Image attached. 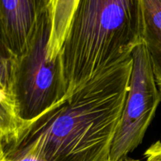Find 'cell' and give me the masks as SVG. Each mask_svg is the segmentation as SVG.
<instances>
[{
    "mask_svg": "<svg viewBox=\"0 0 161 161\" xmlns=\"http://www.w3.org/2000/svg\"><path fill=\"white\" fill-rule=\"evenodd\" d=\"M133 59L77 88L30 122L0 153L30 152L47 161H108L129 91Z\"/></svg>",
    "mask_w": 161,
    "mask_h": 161,
    "instance_id": "6da1fadb",
    "label": "cell"
},
{
    "mask_svg": "<svg viewBox=\"0 0 161 161\" xmlns=\"http://www.w3.org/2000/svg\"><path fill=\"white\" fill-rule=\"evenodd\" d=\"M142 30V0H80L60 53L68 94L131 58Z\"/></svg>",
    "mask_w": 161,
    "mask_h": 161,
    "instance_id": "7a4b0ae2",
    "label": "cell"
},
{
    "mask_svg": "<svg viewBox=\"0 0 161 161\" xmlns=\"http://www.w3.org/2000/svg\"><path fill=\"white\" fill-rule=\"evenodd\" d=\"M50 33L47 14L22 54L14 57L1 53L0 88L10 95L20 125L36 119L68 95L60 55L54 60L47 55Z\"/></svg>",
    "mask_w": 161,
    "mask_h": 161,
    "instance_id": "3957f363",
    "label": "cell"
},
{
    "mask_svg": "<svg viewBox=\"0 0 161 161\" xmlns=\"http://www.w3.org/2000/svg\"><path fill=\"white\" fill-rule=\"evenodd\" d=\"M132 59L128 94L112 145L110 161H124L141 144L161 102V91L144 42L135 49Z\"/></svg>",
    "mask_w": 161,
    "mask_h": 161,
    "instance_id": "277c9868",
    "label": "cell"
},
{
    "mask_svg": "<svg viewBox=\"0 0 161 161\" xmlns=\"http://www.w3.org/2000/svg\"><path fill=\"white\" fill-rule=\"evenodd\" d=\"M47 14L45 0H1V53L14 57L22 54Z\"/></svg>",
    "mask_w": 161,
    "mask_h": 161,
    "instance_id": "5b68a950",
    "label": "cell"
},
{
    "mask_svg": "<svg viewBox=\"0 0 161 161\" xmlns=\"http://www.w3.org/2000/svg\"><path fill=\"white\" fill-rule=\"evenodd\" d=\"M50 23L47 55L51 60L58 58L69 33L80 0H45Z\"/></svg>",
    "mask_w": 161,
    "mask_h": 161,
    "instance_id": "8992f818",
    "label": "cell"
},
{
    "mask_svg": "<svg viewBox=\"0 0 161 161\" xmlns=\"http://www.w3.org/2000/svg\"><path fill=\"white\" fill-rule=\"evenodd\" d=\"M143 42L146 46L156 80L161 91V0H142Z\"/></svg>",
    "mask_w": 161,
    "mask_h": 161,
    "instance_id": "52a82bcc",
    "label": "cell"
},
{
    "mask_svg": "<svg viewBox=\"0 0 161 161\" xmlns=\"http://www.w3.org/2000/svg\"><path fill=\"white\" fill-rule=\"evenodd\" d=\"M0 161H47L37 154L30 152L0 153Z\"/></svg>",
    "mask_w": 161,
    "mask_h": 161,
    "instance_id": "ba28073f",
    "label": "cell"
},
{
    "mask_svg": "<svg viewBox=\"0 0 161 161\" xmlns=\"http://www.w3.org/2000/svg\"><path fill=\"white\" fill-rule=\"evenodd\" d=\"M146 161H161V142L153 144L145 153Z\"/></svg>",
    "mask_w": 161,
    "mask_h": 161,
    "instance_id": "9c48e42d",
    "label": "cell"
},
{
    "mask_svg": "<svg viewBox=\"0 0 161 161\" xmlns=\"http://www.w3.org/2000/svg\"><path fill=\"white\" fill-rule=\"evenodd\" d=\"M124 161H140V160H134V159H130V158H127Z\"/></svg>",
    "mask_w": 161,
    "mask_h": 161,
    "instance_id": "30bf717a",
    "label": "cell"
},
{
    "mask_svg": "<svg viewBox=\"0 0 161 161\" xmlns=\"http://www.w3.org/2000/svg\"><path fill=\"white\" fill-rule=\"evenodd\" d=\"M108 161H110V160H108Z\"/></svg>",
    "mask_w": 161,
    "mask_h": 161,
    "instance_id": "8fae6325",
    "label": "cell"
}]
</instances>
